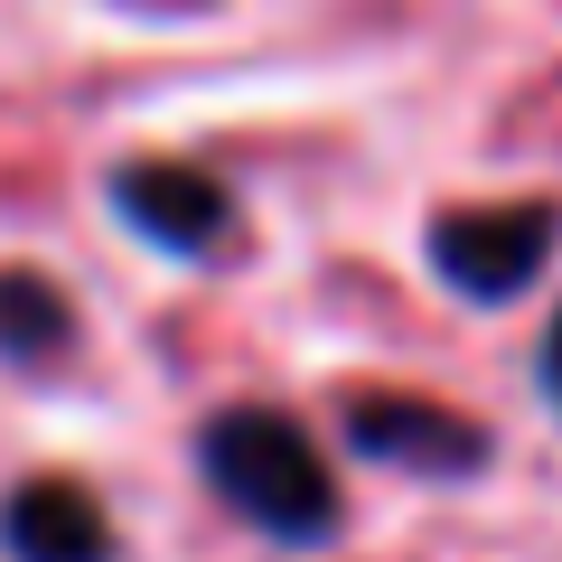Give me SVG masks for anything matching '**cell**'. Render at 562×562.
Masks as SVG:
<instances>
[{"label": "cell", "instance_id": "6da1fadb", "mask_svg": "<svg viewBox=\"0 0 562 562\" xmlns=\"http://www.w3.org/2000/svg\"><path fill=\"white\" fill-rule=\"evenodd\" d=\"M206 479H216V497L235 506L244 525H262L272 543H319L328 525H338V487H328V469H319V441H310L291 413H262V403L216 413L206 422Z\"/></svg>", "mask_w": 562, "mask_h": 562}, {"label": "cell", "instance_id": "277c9868", "mask_svg": "<svg viewBox=\"0 0 562 562\" xmlns=\"http://www.w3.org/2000/svg\"><path fill=\"white\" fill-rule=\"evenodd\" d=\"M113 206L150 244H179V254H206V244L225 235V188L206 179V169H179V160H132L113 179Z\"/></svg>", "mask_w": 562, "mask_h": 562}, {"label": "cell", "instance_id": "3957f363", "mask_svg": "<svg viewBox=\"0 0 562 562\" xmlns=\"http://www.w3.org/2000/svg\"><path fill=\"white\" fill-rule=\"evenodd\" d=\"M347 441L366 460H394V469H431V479H460V469L487 460V431L450 403H422V394H366L347 413Z\"/></svg>", "mask_w": 562, "mask_h": 562}, {"label": "cell", "instance_id": "5b68a950", "mask_svg": "<svg viewBox=\"0 0 562 562\" xmlns=\"http://www.w3.org/2000/svg\"><path fill=\"white\" fill-rule=\"evenodd\" d=\"M0 543L10 562H103L113 535H103V506L85 497L76 479H29L0 497Z\"/></svg>", "mask_w": 562, "mask_h": 562}, {"label": "cell", "instance_id": "8992f818", "mask_svg": "<svg viewBox=\"0 0 562 562\" xmlns=\"http://www.w3.org/2000/svg\"><path fill=\"white\" fill-rule=\"evenodd\" d=\"M0 347H10V357H57L66 347V301L47 291L38 272L0 281Z\"/></svg>", "mask_w": 562, "mask_h": 562}, {"label": "cell", "instance_id": "52a82bcc", "mask_svg": "<svg viewBox=\"0 0 562 562\" xmlns=\"http://www.w3.org/2000/svg\"><path fill=\"white\" fill-rule=\"evenodd\" d=\"M543 384H553V403H562V319H553V338H543Z\"/></svg>", "mask_w": 562, "mask_h": 562}, {"label": "cell", "instance_id": "7a4b0ae2", "mask_svg": "<svg viewBox=\"0 0 562 562\" xmlns=\"http://www.w3.org/2000/svg\"><path fill=\"white\" fill-rule=\"evenodd\" d=\"M553 254V206H469L431 225V262L469 301H516Z\"/></svg>", "mask_w": 562, "mask_h": 562}]
</instances>
